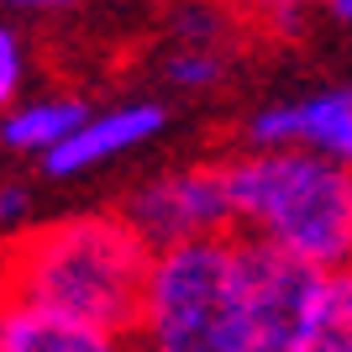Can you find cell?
Returning a JSON list of instances; mask_svg holds the SVG:
<instances>
[{"label":"cell","instance_id":"cell-1","mask_svg":"<svg viewBox=\"0 0 352 352\" xmlns=\"http://www.w3.org/2000/svg\"><path fill=\"white\" fill-rule=\"evenodd\" d=\"M147 268L153 242L126 221V210H79L16 232L0 248V289L111 331H132Z\"/></svg>","mask_w":352,"mask_h":352},{"label":"cell","instance_id":"cell-2","mask_svg":"<svg viewBox=\"0 0 352 352\" xmlns=\"http://www.w3.org/2000/svg\"><path fill=\"white\" fill-rule=\"evenodd\" d=\"M232 221L252 242L321 274L352 268V168L305 147H242L226 158Z\"/></svg>","mask_w":352,"mask_h":352},{"label":"cell","instance_id":"cell-3","mask_svg":"<svg viewBox=\"0 0 352 352\" xmlns=\"http://www.w3.org/2000/svg\"><path fill=\"white\" fill-rule=\"evenodd\" d=\"M242 252H248L242 232L153 248L132 347L137 352H236L242 347Z\"/></svg>","mask_w":352,"mask_h":352},{"label":"cell","instance_id":"cell-4","mask_svg":"<svg viewBox=\"0 0 352 352\" xmlns=\"http://www.w3.org/2000/svg\"><path fill=\"white\" fill-rule=\"evenodd\" d=\"M326 274L289 252L252 242L242 252V347L236 352H300L321 305Z\"/></svg>","mask_w":352,"mask_h":352},{"label":"cell","instance_id":"cell-5","mask_svg":"<svg viewBox=\"0 0 352 352\" xmlns=\"http://www.w3.org/2000/svg\"><path fill=\"white\" fill-rule=\"evenodd\" d=\"M121 210H126V221L153 248L236 232L232 190H226V163H174V168H158V174H147L121 200Z\"/></svg>","mask_w":352,"mask_h":352},{"label":"cell","instance_id":"cell-6","mask_svg":"<svg viewBox=\"0 0 352 352\" xmlns=\"http://www.w3.org/2000/svg\"><path fill=\"white\" fill-rule=\"evenodd\" d=\"M248 147H305L352 168V85H321L248 116Z\"/></svg>","mask_w":352,"mask_h":352},{"label":"cell","instance_id":"cell-7","mask_svg":"<svg viewBox=\"0 0 352 352\" xmlns=\"http://www.w3.org/2000/svg\"><path fill=\"white\" fill-rule=\"evenodd\" d=\"M163 132H168V105L116 100L105 111H89L85 126L43 158V174L47 179H85L95 168H105V163H121L132 153H142V147H153Z\"/></svg>","mask_w":352,"mask_h":352},{"label":"cell","instance_id":"cell-8","mask_svg":"<svg viewBox=\"0 0 352 352\" xmlns=\"http://www.w3.org/2000/svg\"><path fill=\"white\" fill-rule=\"evenodd\" d=\"M0 352H137V347L132 331H111V326L79 321L69 310L0 289Z\"/></svg>","mask_w":352,"mask_h":352},{"label":"cell","instance_id":"cell-9","mask_svg":"<svg viewBox=\"0 0 352 352\" xmlns=\"http://www.w3.org/2000/svg\"><path fill=\"white\" fill-rule=\"evenodd\" d=\"M89 111H95V105L79 100V95H32V100L11 105V111L0 116V142L11 147V153H27V158L43 163L53 147H63L85 126Z\"/></svg>","mask_w":352,"mask_h":352},{"label":"cell","instance_id":"cell-10","mask_svg":"<svg viewBox=\"0 0 352 352\" xmlns=\"http://www.w3.org/2000/svg\"><path fill=\"white\" fill-rule=\"evenodd\" d=\"M300 352H352V268L326 274L321 305H316V321Z\"/></svg>","mask_w":352,"mask_h":352},{"label":"cell","instance_id":"cell-11","mask_svg":"<svg viewBox=\"0 0 352 352\" xmlns=\"http://www.w3.org/2000/svg\"><path fill=\"white\" fill-rule=\"evenodd\" d=\"M232 74V47H210V43H174L163 58V79L184 95H210L226 85Z\"/></svg>","mask_w":352,"mask_h":352},{"label":"cell","instance_id":"cell-12","mask_svg":"<svg viewBox=\"0 0 352 352\" xmlns=\"http://www.w3.org/2000/svg\"><path fill=\"white\" fill-rule=\"evenodd\" d=\"M168 37H174V43L226 47L232 43V16L221 11V6H206V0H184V6H174V16H168Z\"/></svg>","mask_w":352,"mask_h":352},{"label":"cell","instance_id":"cell-13","mask_svg":"<svg viewBox=\"0 0 352 352\" xmlns=\"http://www.w3.org/2000/svg\"><path fill=\"white\" fill-rule=\"evenodd\" d=\"M21 85H27V43L11 21H0V116L21 105Z\"/></svg>","mask_w":352,"mask_h":352},{"label":"cell","instance_id":"cell-14","mask_svg":"<svg viewBox=\"0 0 352 352\" xmlns=\"http://www.w3.org/2000/svg\"><path fill=\"white\" fill-rule=\"evenodd\" d=\"M32 190L27 184H0V232H27Z\"/></svg>","mask_w":352,"mask_h":352},{"label":"cell","instance_id":"cell-15","mask_svg":"<svg viewBox=\"0 0 352 352\" xmlns=\"http://www.w3.org/2000/svg\"><path fill=\"white\" fill-rule=\"evenodd\" d=\"M258 16H300L305 6H316V0H248Z\"/></svg>","mask_w":352,"mask_h":352},{"label":"cell","instance_id":"cell-16","mask_svg":"<svg viewBox=\"0 0 352 352\" xmlns=\"http://www.w3.org/2000/svg\"><path fill=\"white\" fill-rule=\"evenodd\" d=\"M16 11H27V16H47V11H69L74 0H11Z\"/></svg>","mask_w":352,"mask_h":352},{"label":"cell","instance_id":"cell-17","mask_svg":"<svg viewBox=\"0 0 352 352\" xmlns=\"http://www.w3.org/2000/svg\"><path fill=\"white\" fill-rule=\"evenodd\" d=\"M326 6H331V16H337L342 27H352V0H326Z\"/></svg>","mask_w":352,"mask_h":352},{"label":"cell","instance_id":"cell-18","mask_svg":"<svg viewBox=\"0 0 352 352\" xmlns=\"http://www.w3.org/2000/svg\"><path fill=\"white\" fill-rule=\"evenodd\" d=\"M0 6H11V0H0Z\"/></svg>","mask_w":352,"mask_h":352}]
</instances>
